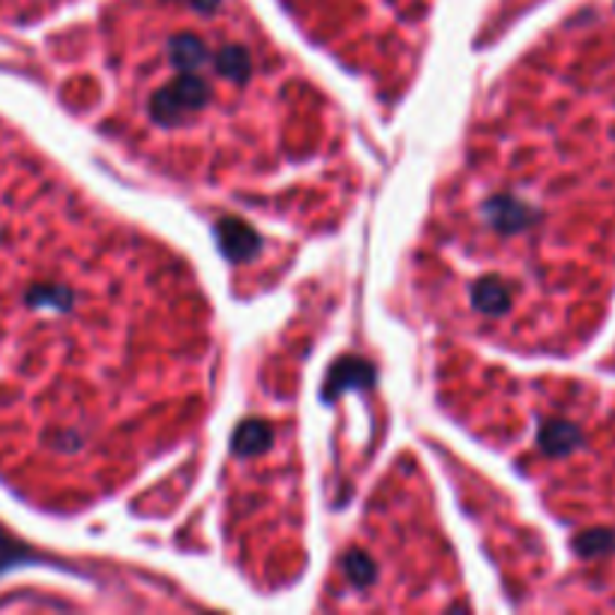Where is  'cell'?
<instances>
[{
  "mask_svg": "<svg viewBox=\"0 0 615 615\" xmlns=\"http://www.w3.org/2000/svg\"><path fill=\"white\" fill-rule=\"evenodd\" d=\"M109 39V130L133 162L243 214L313 226L337 210V109L243 0H130Z\"/></svg>",
  "mask_w": 615,
  "mask_h": 615,
  "instance_id": "2",
  "label": "cell"
},
{
  "mask_svg": "<svg viewBox=\"0 0 615 615\" xmlns=\"http://www.w3.org/2000/svg\"><path fill=\"white\" fill-rule=\"evenodd\" d=\"M418 286L438 322L486 342L589 339L615 286V0L498 79L438 190Z\"/></svg>",
  "mask_w": 615,
  "mask_h": 615,
  "instance_id": "1",
  "label": "cell"
},
{
  "mask_svg": "<svg viewBox=\"0 0 615 615\" xmlns=\"http://www.w3.org/2000/svg\"><path fill=\"white\" fill-rule=\"evenodd\" d=\"M507 411H478L474 433L514 450L550 517L567 531L570 579L582 594L615 591V450L589 387L529 385L526 399L507 387Z\"/></svg>",
  "mask_w": 615,
  "mask_h": 615,
  "instance_id": "3",
  "label": "cell"
},
{
  "mask_svg": "<svg viewBox=\"0 0 615 615\" xmlns=\"http://www.w3.org/2000/svg\"><path fill=\"white\" fill-rule=\"evenodd\" d=\"M421 469L399 457L363 505L349 541L325 582L327 610L466 606L457 601L459 574L450 562Z\"/></svg>",
  "mask_w": 615,
  "mask_h": 615,
  "instance_id": "4",
  "label": "cell"
}]
</instances>
